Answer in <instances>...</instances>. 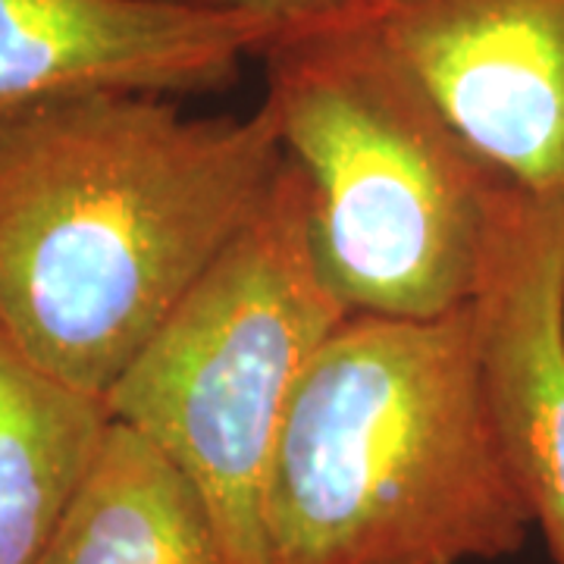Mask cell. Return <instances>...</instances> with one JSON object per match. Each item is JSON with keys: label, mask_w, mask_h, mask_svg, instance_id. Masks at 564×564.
Masks as SVG:
<instances>
[{"label": "cell", "mask_w": 564, "mask_h": 564, "mask_svg": "<svg viewBox=\"0 0 564 564\" xmlns=\"http://www.w3.org/2000/svg\"><path fill=\"white\" fill-rule=\"evenodd\" d=\"M530 527L470 302L440 317L345 314L282 417L267 486L273 564L499 562Z\"/></svg>", "instance_id": "2"}, {"label": "cell", "mask_w": 564, "mask_h": 564, "mask_svg": "<svg viewBox=\"0 0 564 564\" xmlns=\"http://www.w3.org/2000/svg\"><path fill=\"white\" fill-rule=\"evenodd\" d=\"M39 564H232L180 464L110 417Z\"/></svg>", "instance_id": "8"}, {"label": "cell", "mask_w": 564, "mask_h": 564, "mask_svg": "<svg viewBox=\"0 0 564 564\" xmlns=\"http://www.w3.org/2000/svg\"><path fill=\"white\" fill-rule=\"evenodd\" d=\"M202 10L242 17V20L263 22L267 29H285L295 22L323 20V17H343L361 10L367 0H182Z\"/></svg>", "instance_id": "10"}, {"label": "cell", "mask_w": 564, "mask_h": 564, "mask_svg": "<svg viewBox=\"0 0 564 564\" xmlns=\"http://www.w3.org/2000/svg\"><path fill=\"white\" fill-rule=\"evenodd\" d=\"M348 314L440 317L474 299L502 173L464 141L361 13L276 29L258 54Z\"/></svg>", "instance_id": "3"}, {"label": "cell", "mask_w": 564, "mask_h": 564, "mask_svg": "<svg viewBox=\"0 0 564 564\" xmlns=\"http://www.w3.org/2000/svg\"><path fill=\"white\" fill-rule=\"evenodd\" d=\"M345 314L317 263L302 173L285 158L258 217L107 392L110 417L198 486L232 564H273L267 486L282 417Z\"/></svg>", "instance_id": "4"}, {"label": "cell", "mask_w": 564, "mask_h": 564, "mask_svg": "<svg viewBox=\"0 0 564 564\" xmlns=\"http://www.w3.org/2000/svg\"><path fill=\"white\" fill-rule=\"evenodd\" d=\"M282 166L267 104L185 117L161 95L101 91L0 117V326L107 402Z\"/></svg>", "instance_id": "1"}, {"label": "cell", "mask_w": 564, "mask_h": 564, "mask_svg": "<svg viewBox=\"0 0 564 564\" xmlns=\"http://www.w3.org/2000/svg\"><path fill=\"white\" fill-rule=\"evenodd\" d=\"M355 13L489 166L564 210V0H367Z\"/></svg>", "instance_id": "5"}, {"label": "cell", "mask_w": 564, "mask_h": 564, "mask_svg": "<svg viewBox=\"0 0 564 564\" xmlns=\"http://www.w3.org/2000/svg\"><path fill=\"white\" fill-rule=\"evenodd\" d=\"M270 35L182 0H0V117L101 91H226Z\"/></svg>", "instance_id": "7"}, {"label": "cell", "mask_w": 564, "mask_h": 564, "mask_svg": "<svg viewBox=\"0 0 564 564\" xmlns=\"http://www.w3.org/2000/svg\"><path fill=\"white\" fill-rule=\"evenodd\" d=\"M110 423L0 326V564H39Z\"/></svg>", "instance_id": "9"}, {"label": "cell", "mask_w": 564, "mask_h": 564, "mask_svg": "<svg viewBox=\"0 0 564 564\" xmlns=\"http://www.w3.org/2000/svg\"><path fill=\"white\" fill-rule=\"evenodd\" d=\"M486 395L549 562L564 564V210L502 185L474 289Z\"/></svg>", "instance_id": "6"}]
</instances>
